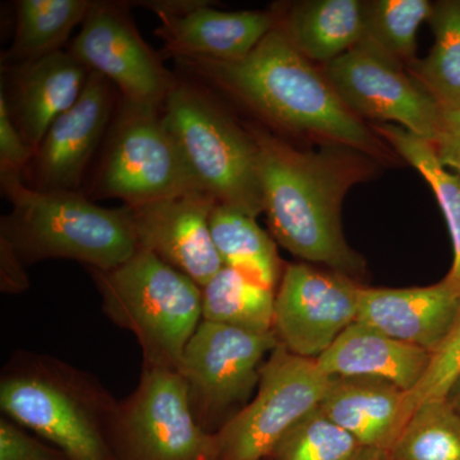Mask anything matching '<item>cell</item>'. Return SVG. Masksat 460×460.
<instances>
[{"label":"cell","instance_id":"3","mask_svg":"<svg viewBox=\"0 0 460 460\" xmlns=\"http://www.w3.org/2000/svg\"><path fill=\"white\" fill-rule=\"evenodd\" d=\"M118 402L93 375L48 354L20 350L0 376V408L71 460H117Z\"/></svg>","mask_w":460,"mask_h":460},{"label":"cell","instance_id":"9","mask_svg":"<svg viewBox=\"0 0 460 460\" xmlns=\"http://www.w3.org/2000/svg\"><path fill=\"white\" fill-rule=\"evenodd\" d=\"M111 447L117 460H217V434L199 425L177 370L144 367L118 402Z\"/></svg>","mask_w":460,"mask_h":460},{"label":"cell","instance_id":"32","mask_svg":"<svg viewBox=\"0 0 460 460\" xmlns=\"http://www.w3.org/2000/svg\"><path fill=\"white\" fill-rule=\"evenodd\" d=\"M33 150L23 140L0 93V171L23 172L32 162Z\"/></svg>","mask_w":460,"mask_h":460},{"label":"cell","instance_id":"12","mask_svg":"<svg viewBox=\"0 0 460 460\" xmlns=\"http://www.w3.org/2000/svg\"><path fill=\"white\" fill-rule=\"evenodd\" d=\"M128 8V3L93 2L68 51L113 84L122 102L163 108L178 75L142 39Z\"/></svg>","mask_w":460,"mask_h":460},{"label":"cell","instance_id":"6","mask_svg":"<svg viewBox=\"0 0 460 460\" xmlns=\"http://www.w3.org/2000/svg\"><path fill=\"white\" fill-rule=\"evenodd\" d=\"M163 118L199 189L255 219L263 213L256 140L210 91L178 77Z\"/></svg>","mask_w":460,"mask_h":460},{"label":"cell","instance_id":"35","mask_svg":"<svg viewBox=\"0 0 460 460\" xmlns=\"http://www.w3.org/2000/svg\"><path fill=\"white\" fill-rule=\"evenodd\" d=\"M444 399L452 405L453 410L460 416V372L456 380L453 381Z\"/></svg>","mask_w":460,"mask_h":460},{"label":"cell","instance_id":"28","mask_svg":"<svg viewBox=\"0 0 460 460\" xmlns=\"http://www.w3.org/2000/svg\"><path fill=\"white\" fill-rule=\"evenodd\" d=\"M432 4L429 0L365 2L363 40L408 68L417 60V33L431 16Z\"/></svg>","mask_w":460,"mask_h":460},{"label":"cell","instance_id":"10","mask_svg":"<svg viewBox=\"0 0 460 460\" xmlns=\"http://www.w3.org/2000/svg\"><path fill=\"white\" fill-rule=\"evenodd\" d=\"M332 381L314 359L278 345L263 363L252 399L217 432V460L270 458L281 438L320 407Z\"/></svg>","mask_w":460,"mask_h":460},{"label":"cell","instance_id":"18","mask_svg":"<svg viewBox=\"0 0 460 460\" xmlns=\"http://www.w3.org/2000/svg\"><path fill=\"white\" fill-rule=\"evenodd\" d=\"M163 53L174 58H208L237 62L250 56L277 26L272 12H222L196 0L184 12L154 11Z\"/></svg>","mask_w":460,"mask_h":460},{"label":"cell","instance_id":"13","mask_svg":"<svg viewBox=\"0 0 460 460\" xmlns=\"http://www.w3.org/2000/svg\"><path fill=\"white\" fill-rule=\"evenodd\" d=\"M361 288L341 272L290 263L275 298L278 341L296 356L319 358L356 323Z\"/></svg>","mask_w":460,"mask_h":460},{"label":"cell","instance_id":"17","mask_svg":"<svg viewBox=\"0 0 460 460\" xmlns=\"http://www.w3.org/2000/svg\"><path fill=\"white\" fill-rule=\"evenodd\" d=\"M460 319V295L443 279L429 287L361 288L357 321L432 356Z\"/></svg>","mask_w":460,"mask_h":460},{"label":"cell","instance_id":"26","mask_svg":"<svg viewBox=\"0 0 460 460\" xmlns=\"http://www.w3.org/2000/svg\"><path fill=\"white\" fill-rule=\"evenodd\" d=\"M376 132L389 142L417 172L425 178L434 190L438 205L443 210L450 235H452L454 260L449 274L445 279L460 295V177L447 171L438 162L435 148L429 142L413 135L396 124H381Z\"/></svg>","mask_w":460,"mask_h":460},{"label":"cell","instance_id":"33","mask_svg":"<svg viewBox=\"0 0 460 460\" xmlns=\"http://www.w3.org/2000/svg\"><path fill=\"white\" fill-rule=\"evenodd\" d=\"M432 146L441 165L454 169L460 177V108L444 111L440 132Z\"/></svg>","mask_w":460,"mask_h":460},{"label":"cell","instance_id":"16","mask_svg":"<svg viewBox=\"0 0 460 460\" xmlns=\"http://www.w3.org/2000/svg\"><path fill=\"white\" fill-rule=\"evenodd\" d=\"M90 72L69 51L3 66L2 93L18 132L33 153L58 118L80 99Z\"/></svg>","mask_w":460,"mask_h":460},{"label":"cell","instance_id":"22","mask_svg":"<svg viewBox=\"0 0 460 460\" xmlns=\"http://www.w3.org/2000/svg\"><path fill=\"white\" fill-rule=\"evenodd\" d=\"M91 0H18L13 41L3 66L26 65L62 50L77 25L89 14Z\"/></svg>","mask_w":460,"mask_h":460},{"label":"cell","instance_id":"25","mask_svg":"<svg viewBox=\"0 0 460 460\" xmlns=\"http://www.w3.org/2000/svg\"><path fill=\"white\" fill-rule=\"evenodd\" d=\"M428 22L435 36L432 49L407 69L444 111H456L460 108V0L434 3Z\"/></svg>","mask_w":460,"mask_h":460},{"label":"cell","instance_id":"24","mask_svg":"<svg viewBox=\"0 0 460 460\" xmlns=\"http://www.w3.org/2000/svg\"><path fill=\"white\" fill-rule=\"evenodd\" d=\"M275 298L271 288L224 266L202 287V321L260 334L274 332Z\"/></svg>","mask_w":460,"mask_h":460},{"label":"cell","instance_id":"4","mask_svg":"<svg viewBox=\"0 0 460 460\" xmlns=\"http://www.w3.org/2000/svg\"><path fill=\"white\" fill-rule=\"evenodd\" d=\"M0 184L12 206L0 222V241L25 266L66 259L111 270L138 251L128 206L102 208L80 190H35L16 171H0Z\"/></svg>","mask_w":460,"mask_h":460},{"label":"cell","instance_id":"31","mask_svg":"<svg viewBox=\"0 0 460 460\" xmlns=\"http://www.w3.org/2000/svg\"><path fill=\"white\" fill-rule=\"evenodd\" d=\"M0 460H71L54 445L27 434L22 426L0 419Z\"/></svg>","mask_w":460,"mask_h":460},{"label":"cell","instance_id":"7","mask_svg":"<svg viewBox=\"0 0 460 460\" xmlns=\"http://www.w3.org/2000/svg\"><path fill=\"white\" fill-rule=\"evenodd\" d=\"M111 128L93 180V196L136 208L202 190L166 128L163 108L122 102Z\"/></svg>","mask_w":460,"mask_h":460},{"label":"cell","instance_id":"11","mask_svg":"<svg viewBox=\"0 0 460 460\" xmlns=\"http://www.w3.org/2000/svg\"><path fill=\"white\" fill-rule=\"evenodd\" d=\"M323 75L339 98L358 118L393 122L434 144L444 111L398 60L362 40L332 60Z\"/></svg>","mask_w":460,"mask_h":460},{"label":"cell","instance_id":"36","mask_svg":"<svg viewBox=\"0 0 460 460\" xmlns=\"http://www.w3.org/2000/svg\"><path fill=\"white\" fill-rule=\"evenodd\" d=\"M353 460H389V454L385 450L368 449L363 447L358 456Z\"/></svg>","mask_w":460,"mask_h":460},{"label":"cell","instance_id":"2","mask_svg":"<svg viewBox=\"0 0 460 460\" xmlns=\"http://www.w3.org/2000/svg\"><path fill=\"white\" fill-rule=\"evenodd\" d=\"M175 63L193 83L238 102L270 126L365 155L384 154L381 142L345 107L323 72L279 30L269 32L250 56L237 62L190 57Z\"/></svg>","mask_w":460,"mask_h":460},{"label":"cell","instance_id":"21","mask_svg":"<svg viewBox=\"0 0 460 460\" xmlns=\"http://www.w3.org/2000/svg\"><path fill=\"white\" fill-rule=\"evenodd\" d=\"M277 26L302 56L328 65L365 35V2L305 0L272 12Z\"/></svg>","mask_w":460,"mask_h":460},{"label":"cell","instance_id":"5","mask_svg":"<svg viewBox=\"0 0 460 460\" xmlns=\"http://www.w3.org/2000/svg\"><path fill=\"white\" fill-rule=\"evenodd\" d=\"M87 270L102 296V313L137 339L144 367L178 371L202 321V288L141 248L111 270Z\"/></svg>","mask_w":460,"mask_h":460},{"label":"cell","instance_id":"37","mask_svg":"<svg viewBox=\"0 0 460 460\" xmlns=\"http://www.w3.org/2000/svg\"><path fill=\"white\" fill-rule=\"evenodd\" d=\"M269 460V459H268Z\"/></svg>","mask_w":460,"mask_h":460},{"label":"cell","instance_id":"27","mask_svg":"<svg viewBox=\"0 0 460 460\" xmlns=\"http://www.w3.org/2000/svg\"><path fill=\"white\" fill-rule=\"evenodd\" d=\"M389 460H460V416L445 399L423 402L390 447Z\"/></svg>","mask_w":460,"mask_h":460},{"label":"cell","instance_id":"34","mask_svg":"<svg viewBox=\"0 0 460 460\" xmlns=\"http://www.w3.org/2000/svg\"><path fill=\"white\" fill-rule=\"evenodd\" d=\"M0 271H2V290L4 293H21L29 287L25 268L14 255L12 248L0 241Z\"/></svg>","mask_w":460,"mask_h":460},{"label":"cell","instance_id":"8","mask_svg":"<svg viewBox=\"0 0 460 460\" xmlns=\"http://www.w3.org/2000/svg\"><path fill=\"white\" fill-rule=\"evenodd\" d=\"M277 335L201 321L178 367L199 425L217 434L255 394Z\"/></svg>","mask_w":460,"mask_h":460},{"label":"cell","instance_id":"15","mask_svg":"<svg viewBox=\"0 0 460 460\" xmlns=\"http://www.w3.org/2000/svg\"><path fill=\"white\" fill-rule=\"evenodd\" d=\"M115 87L90 72L80 99L51 124L33 154L32 189L78 190L91 159L108 133L115 105Z\"/></svg>","mask_w":460,"mask_h":460},{"label":"cell","instance_id":"14","mask_svg":"<svg viewBox=\"0 0 460 460\" xmlns=\"http://www.w3.org/2000/svg\"><path fill=\"white\" fill-rule=\"evenodd\" d=\"M217 205L213 196L193 190L129 208L138 248L204 287L224 268L210 229Z\"/></svg>","mask_w":460,"mask_h":460},{"label":"cell","instance_id":"29","mask_svg":"<svg viewBox=\"0 0 460 460\" xmlns=\"http://www.w3.org/2000/svg\"><path fill=\"white\" fill-rule=\"evenodd\" d=\"M362 449L319 407L281 438L269 460H353Z\"/></svg>","mask_w":460,"mask_h":460},{"label":"cell","instance_id":"19","mask_svg":"<svg viewBox=\"0 0 460 460\" xmlns=\"http://www.w3.org/2000/svg\"><path fill=\"white\" fill-rule=\"evenodd\" d=\"M431 359L428 350L356 321L314 361L330 377L378 378L410 394Z\"/></svg>","mask_w":460,"mask_h":460},{"label":"cell","instance_id":"20","mask_svg":"<svg viewBox=\"0 0 460 460\" xmlns=\"http://www.w3.org/2000/svg\"><path fill=\"white\" fill-rule=\"evenodd\" d=\"M320 408L362 447L385 452L408 420L407 393L378 378L332 377Z\"/></svg>","mask_w":460,"mask_h":460},{"label":"cell","instance_id":"23","mask_svg":"<svg viewBox=\"0 0 460 460\" xmlns=\"http://www.w3.org/2000/svg\"><path fill=\"white\" fill-rule=\"evenodd\" d=\"M210 229L224 266L275 290L283 275L277 244L255 217L217 204L211 214Z\"/></svg>","mask_w":460,"mask_h":460},{"label":"cell","instance_id":"30","mask_svg":"<svg viewBox=\"0 0 460 460\" xmlns=\"http://www.w3.org/2000/svg\"><path fill=\"white\" fill-rule=\"evenodd\" d=\"M460 372V319L452 334L432 356L419 385L407 394L408 419L423 402L444 399Z\"/></svg>","mask_w":460,"mask_h":460},{"label":"cell","instance_id":"1","mask_svg":"<svg viewBox=\"0 0 460 460\" xmlns=\"http://www.w3.org/2000/svg\"><path fill=\"white\" fill-rule=\"evenodd\" d=\"M248 131L259 147L263 214L275 241L307 263L353 278L366 262L345 241V195L367 172L365 154L332 145L298 150L261 127Z\"/></svg>","mask_w":460,"mask_h":460}]
</instances>
